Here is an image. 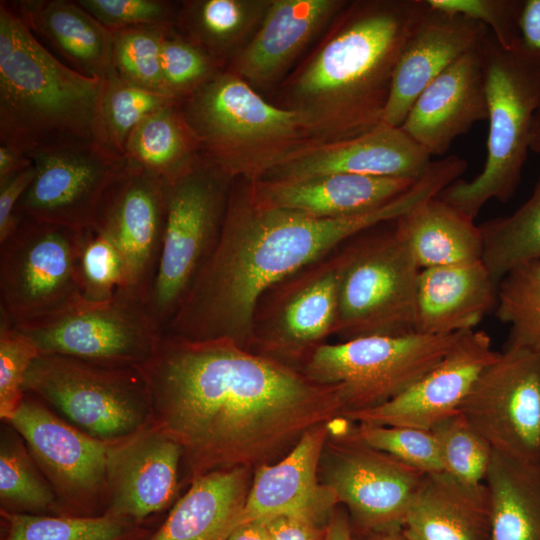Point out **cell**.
<instances>
[{
  "mask_svg": "<svg viewBox=\"0 0 540 540\" xmlns=\"http://www.w3.org/2000/svg\"><path fill=\"white\" fill-rule=\"evenodd\" d=\"M13 326L40 354L117 367L142 366L164 337L144 303L117 292L105 301L82 299L55 314Z\"/></svg>",
  "mask_w": 540,
  "mask_h": 540,
  "instance_id": "7c38bea8",
  "label": "cell"
},
{
  "mask_svg": "<svg viewBox=\"0 0 540 540\" xmlns=\"http://www.w3.org/2000/svg\"><path fill=\"white\" fill-rule=\"evenodd\" d=\"M40 355L34 343L0 316V418L8 421L24 399L26 373Z\"/></svg>",
  "mask_w": 540,
  "mask_h": 540,
  "instance_id": "f6af8a7d",
  "label": "cell"
},
{
  "mask_svg": "<svg viewBox=\"0 0 540 540\" xmlns=\"http://www.w3.org/2000/svg\"><path fill=\"white\" fill-rule=\"evenodd\" d=\"M432 195L419 180L379 208L326 219L265 204L250 182L233 180L219 240L164 334L225 338L250 350L256 307L270 288Z\"/></svg>",
  "mask_w": 540,
  "mask_h": 540,
  "instance_id": "7a4b0ae2",
  "label": "cell"
},
{
  "mask_svg": "<svg viewBox=\"0 0 540 540\" xmlns=\"http://www.w3.org/2000/svg\"><path fill=\"white\" fill-rule=\"evenodd\" d=\"M346 5L342 0H271L259 27L225 68L250 85L271 84Z\"/></svg>",
  "mask_w": 540,
  "mask_h": 540,
  "instance_id": "d4e9b609",
  "label": "cell"
},
{
  "mask_svg": "<svg viewBox=\"0 0 540 540\" xmlns=\"http://www.w3.org/2000/svg\"><path fill=\"white\" fill-rule=\"evenodd\" d=\"M35 176L16 215L76 230L95 225L103 199L128 162L97 145L29 155Z\"/></svg>",
  "mask_w": 540,
  "mask_h": 540,
  "instance_id": "e0dca14e",
  "label": "cell"
},
{
  "mask_svg": "<svg viewBox=\"0 0 540 540\" xmlns=\"http://www.w3.org/2000/svg\"><path fill=\"white\" fill-rule=\"evenodd\" d=\"M271 0H193L180 3L174 27L223 68L259 27Z\"/></svg>",
  "mask_w": 540,
  "mask_h": 540,
  "instance_id": "1f68e13d",
  "label": "cell"
},
{
  "mask_svg": "<svg viewBox=\"0 0 540 540\" xmlns=\"http://www.w3.org/2000/svg\"><path fill=\"white\" fill-rule=\"evenodd\" d=\"M354 540H411L403 531V529H395L379 532H352Z\"/></svg>",
  "mask_w": 540,
  "mask_h": 540,
  "instance_id": "11a10c76",
  "label": "cell"
},
{
  "mask_svg": "<svg viewBox=\"0 0 540 540\" xmlns=\"http://www.w3.org/2000/svg\"><path fill=\"white\" fill-rule=\"evenodd\" d=\"M160 61L164 93L177 102L224 69L202 48L177 32L174 25L164 35Z\"/></svg>",
  "mask_w": 540,
  "mask_h": 540,
  "instance_id": "b9f144b4",
  "label": "cell"
},
{
  "mask_svg": "<svg viewBox=\"0 0 540 540\" xmlns=\"http://www.w3.org/2000/svg\"><path fill=\"white\" fill-rule=\"evenodd\" d=\"M35 176L32 164L6 183L0 185V243L4 242L19 223L16 208Z\"/></svg>",
  "mask_w": 540,
  "mask_h": 540,
  "instance_id": "c3c4849f",
  "label": "cell"
},
{
  "mask_svg": "<svg viewBox=\"0 0 540 540\" xmlns=\"http://www.w3.org/2000/svg\"><path fill=\"white\" fill-rule=\"evenodd\" d=\"M495 311L509 326L505 346L540 355V263L519 265L500 280Z\"/></svg>",
  "mask_w": 540,
  "mask_h": 540,
  "instance_id": "f35d334b",
  "label": "cell"
},
{
  "mask_svg": "<svg viewBox=\"0 0 540 540\" xmlns=\"http://www.w3.org/2000/svg\"><path fill=\"white\" fill-rule=\"evenodd\" d=\"M431 162L427 150L401 127L381 123L350 139L308 147L263 179L300 180L344 173L417 180Z\"/></svg>",
  "mask_w": 540,
  "mask_h": 540,
  "instance_id": "7402d4cb",
  "label": "cell"
},
{
  "mask_svg": "<svg viewBox=\"0 0 540 540\" xmlns=\"http://www.w3.org/2000/svg\"><path fill=\"white\" fill-rule=\"evenodd\" d=\"M430 7L465 16L485 25L496 41L511 49L523 41L520 17L524 1L518 0H427Z\"/></svg>",
  "mask_w": 540,
  "mask_h": 540,
  "instance_id": "bcb514c9",
  "label": "cell"
},
{
  "mask_svg": "<svg viewBox=\"0 0 540 540\" xmlns=\"http://www.w3.org/2000/svg\"><path fill=\"white\" fill-rule=\"evenodd\" d=\"M81 236L82 230L20 216L0 243V316L19 325L84 299L78 271Z\"/></svg>",
  "mask_w": 540,
  "mask_h": 540,
  "instance_id": "8fae6325",
  "label": "cell"
},
{
  "mask_svg": "<svg viewBox=\"0 0 540 540\" xmlns=\"http://www.w3.org/2000/svg\"><path fill=\"white\" fill-rule=\"evenodd\" d=\"M36 39L71 69L103 79L117 75L112 31L76 1H9Z\"/></svg>",
  "mask_w": 540,
  "mask_h": 540,
  "instance_id": "83f0119b",
  "label": "cell"
},
{
  "mask_svg": "<svg viewBox=\"0 0 540 540\" xmlns=\"http://www.w3.org/2000/svg\"><path fill=\"white\" fill-rule=\"evenodd\" d=\"M179 105L201 153L232 180H262L323 143L301 113L267 102L226 68Z\"/></svg>",
  "mask_w": 540,
  "mask_h": 540,
  "instance_id": "5b68a950",
  "label": "cell"
},
{
  "mask_svg": "<svg viewBox=\"0 0 540 540\" xmlns=\"http://www.w3.org/2000/svg\"><path fill=\"white\" fill-rule=\"evenodd\" d=\"M110 31L136 26L174 25L180 4L163 0H78Z\"/></svg>",
  "mask_w": 540,
  "mask_h": 540,
  "instance_id": "7dc6e473",
  "label": "cell"
},
{
  "mask_svg": "<svg viewBox=\"0 0 540 540\" xmlns=\"http://www.w3.org/2000/svg\"><path fill=\"white\" fill-rule=\"evenodd\" d=\"M481 54L489 122L485 163L472 180L458 179L438 194L473 219L488 201L513 197L540 111V50L524 41L503 48L489 30Z\"/></svg>",
  "mask_w": 540,
  "mask_h": 540,
  "instance_id": "8992f818",
  "label": "cell"
},
{
  "mask_svg": "<svg viewBox=\"0 0 540 540\" xmlns=\"http://www.w3.org/2000/svg\"><path fill=\"white\" fill-rule=\"evenodd\" d=\"M78 271L82 296L88 301L108 300L122 285L121 257L112 242L95 227L82 230Z\"/></svg>",
  "mask_w": 540,
  "mask_h": 540,
  "instance_id": "ee69618b",
  "label": "cell"
},
{
  "mask_svg": "<svg viewBox=\"0 0 540 540\" xmlns=\"http://www.w3.org/2000/svg\"><path fill=\"white\" fill-rule=\"evenodd\" d=\"M0 511L66 516L25 441L6 422L0 433Z\"/></svg>",
  "mask_w": 540,
  "mask_h": 540,
  "instance_id": "e575fe53",
  "label": "cell"
},
{
  "mask_svg": "<svg viewBox=\"0 0 540 540\" xmlns=\"http://www.w3.org/2000/svg\"><path fill=\"white\" fill-rule=\"evenodd\" d=\"M138 369L152 423L181 446L189 483L215 471L273 464L306 432L347 411L340 386L317 383L230 339L164 334Z\"/></svg>",
  "mask_w": 540,
  "mask_h": 540,
  "instance_id": "6da1fadb",
  "label": "cell"
},
{
  "mask_svg": "<svg viewBox=\"0 0 540 540\" xmlns=\"http://www.w3.org/2000/svg\"><path fill=\"white\" fill-rule=\"evenodd\" d=\"M497 287L482 260L421 270L414 332L444 336L476 329L495 308Z\"/></svg>",
  "mask_w": 540,
  "mask_h": 540,
  "instance_id": "4316f807",
  "label": "cell"
},
{
  "mask_svg": "<svg viewBox=\"0 0 540 540\" xmlns=\"http://www.w3.org/2000/svg\"><path fill=\"white\" fill-rule=\"evenodd\" d=\"M355 433L370 447L389 454L422 473L443 471L439 448L430 430L357 423Z\"/></svg>",
  "mask_w": 540,
  "mask_h": 540,
  "instance_id": "7bdbcfd3",
  "label": "cell"
},
{
  "mask_svg": "<svg viewBox=\"0 0 540 540\" xmlns=\"http://www.w3.org/2000/svg\"><path fill=\"white\" fill-rule=\"evenodd\" d=\"M520 29L524 43L533 49L540 50V0L524 1ZM530 150L540 153V111L535 116Z\"/></svg>",
  "mask_w": 540,
  "mask_h": 540,
  "instance_id": "f907efd6",
  "label": "cell"
},
{
  "mask_svg": "<svg viewBox=\"0 0 540 540\" xmlns=\"http://www.w3.org/2000/svg\"><path fill=\"white\" fill-rule=\"evenodd\" d=\"M479 227L482 261L497 285L513 268L540 263V179L528 200L511 215L485 221Z\"/></svg>",
  "mask_w": 540,
  "mask_h": 540,
  "instance_id": "8d00e7d4",
  "label": "cell"
},
{
  "mask_svg": "<svg viewBox=\"0 0 540 540\" xmlns=\"http://www.w3.org/2000/svg\"><path fill=\"white\" fill-rule=\"evenodd\" d=\"M232 181L202 155L191 169L166 182L162 248L147 303L163 331L219 240Z\"/></svg>",
  "mask_w": 540,
  "mask_h": 540,
  "instance_id": "52a82bcc",
  "label": "cell"
},
{
  "mask_svg": "<svg viewBox=\"0 0 540 540\" xmlns=\"http://www.w3.org/2000/svg\"><path fill=\"white\" fill-rule=\"evenodd\" d=\"M23 388L103 441L124 439L152 423L148 387L138 368L40 354L26 373Z\"/></svg>",
  "mask_w": 540,
  "mask_h": 540,
  "instance_id": "ba28073f",
  "label": "cell"
},
{
  "mask_svg": "<svg viewBox=\"0 0 540 540\" xmlns=\"http://www.w3.org/2000/svg\"><path fill=\"white\" fill-rule=\"evenodd\" d=\"M498 352L485 331L462 332L442 360L403 393L377 407L346 412L344 417L356 423L430 430L458 411Z\"/></svg>",
  "mask_w": 540,
  "mask_h": 540,
  "instance_id": "d6986e66",
  "label": "cell"
},
{
  "mask_svg": "<svg viewBox=\"0 0 540 540\" xmlns=\"http://www.w3.org/2000/svg\"><path fill=\"white\" fill-rule=\"evenodd\" d=\"M32 159L9 146L0 144V185L29 168Z\"/></svg>",
  "mask_w": 540,
  "mask_h": 540,
  "instance_id": "816d5d0a",
  "label": "cell"
},
{
  "mask_svg": "<svg viewBox=\"0 0 540 540\" xmlns=\"http://www.w3.org/2000/svg\"><path fill=\"white\" fill-rule=\"evenodd\" d=\"M102 87L103 78L61 62L0 2V144L28 156L97 145Z\"/></svg>",
  "mask_w": 540,
  "mask_h": 540,
  "instance_id": "277c9868",
  "label": "cell"
},
{
  "mask_svg": "<svg viewBox=\"0 0 540 540\" xmlns=\"http://www.w3.org/2000/svg\"><path fill=\"white\" fill-rule=\"evenodd\" d=\"M461 333L435 336L412 332L324 343L299 370L317 383L340 386L346 412L366 410L392 400L416 383L442 360Z\"/></svg>",
  "mask_w": 540,
  "mask_h": 540,
  "instance_id": "9c48e42d",
  "label": "cell"
},
{
  "mask_svg": "<svg viewBox=\"0 0 540 540\" xmlns=\"http://www.w3.org/2000/svg\"><path fill=\"white\" fill-rule=\"evenodd\" d=\"M201 156L198 141L177 101L148 115L130 134L124 152L130 166L165 182L187 172Z\"/></svg>",
  "mask_w": 540,
  "mask_h": 540,
  "instance_id": "836d02e7",
  "label": "cell"
},
{
  "mask_svg": "<svg viewBox=\"0 0 540 540\" xmlns=\"http://www.w3.org/2000/svg\"><path fill=\"white\" fill-rule=\"evenodd\" d=\"M488 102L481 45L462 56L419 95L400 126L432 155L487 120Z\"/></svg>",
  "mask_w": 540,
  "mask_h": 540,
  "instance_id": "cb8c5ba5",
  "label": "cell"
},
{
  "mask_svg": "<svg viewBox=\"0 0 540 540\" xmlns=\"http://www.w3.org/2000/svg\"><path fill=\"white\" fill-rule=\"evenodd\" d=\"M171 26H136L112 31V63L117 75L131 84L165 94L160 57L164 35Z\"/></svg>",
  "mask_w": 540,
  "mask_h": 540,
  "instance_id": "ab89813d",
  "label": "cell"
},
{
  "mask_svg": "<svg viewBox=\"0 0 540 540\" xmlns=\"http://www.w3.org/2000/svg\"><path fill=\"white\" fill-rule=\"evenodd\" d=\"M181 461V446L153 423L114 441L107 465L105 514L147 523L175 499Z\"/></svg>",
  "mask_w": 540,
  "mask_h": 540,
  "instance_id": "ffe728a7",
  "label": "cell"
},
{
  "mask_svg": "<svg viewBox=\"0 0 540 540\" xmlns=\"http://www.w3.org/2000/svg\"><path fill=\"white\" fill-rule=\"evenodd\" d=\"M458 411L495 452L540 466V355L504 346Z\"/></svg>",
  "mask_w": 540,
  "mask_h": 540,
  "instance_id": "2e32d148",
  "label": "cell"
},
{
  "mask_svg": "<svg viewBox=\"0 0 540 540\" xmlns=\"http://www.w3.org/2000/svg\"><path fill=\"white\" fill-rule=\"evenodd\" d=\"M0 540H148L153 531L137 523L100 516L29 515L0 511Z\"/></svg>",
  "mask_w": 540,
  "mask_h": 540,
  "instance_id": "d590c367",
  "label": "cell"
},
{
  "mask_svg": "<svg viewBox=\"0 0 540 540\" xmlns=\"http://www.w3.org/2000/svg\"><path fill=\"white\" fill-rule=\"evenodd\" d=\"M352 423L335 420L322 482L346 507L352 532L401 529L425 473L364 443Z\"/></svg>",
  "mask_w": 540,
  "mask_h": 540,
  "instance_id": "5bb4252c",
  "label": "cell"
},
{
  "mask_svg": "<svg viewBox=\"0 0 540 540\" xmlns=\"http://www.w3.org/2000/svg\"><path fill=\"white\" fill-rule=\"evenodd\" d=\"M335 335L341 341L414 332L420 269L395 228L347 244Z\"/></svg>",
  "mask_w": 540,
  "mask_h": 540,
  "instance_id": "30bf717a",
  "label": "cell"
},
{
  "mask_svg": "<svg viewBox=\"0 0 540 540\" xmlns=\"http://www.w3.org/2000/svg\"><path fill=\"white\" fill-rule=\"evenodd\" d=\"M265 521L269 540H323L327 525L293 515H280Z\"/></svg>",
  "mask_w": 540,
  "mask_h": 540,
  "instance_id": "681fc988",
  "label": "cell"
},
{
  "mask_svg": "<svg viewBox=\"0 0 540 540\" xmlns=\"http://www.w3.org/2000/svg\"><path fill=\"white\" fill-rule=\"evenodd\" d=\"M226 540H269L265 520H253L237 525Z\"/></svg>",
  "mask_w": 540,
  "mask_h": 540,
  "instance_id": "db71d44e",
  "label": "cell"
},
{
  "mask_svg": "<svg viewBox=\"0 0 540 540\" xmlns=\"http://www.w3.org/2000/svg\"><path fill=\"white\" fill-rule=\"evenodd\" d=\"M488 31L480 22L429 6L397 61L381 123L400 127L425 88L480 47Z\"/></svg>",
  "mask_w": 540,
  "mask_h": 540,
  "instance_id": "603a6c76",
  "label": "cell"
},
{
  "mask_svg": "<svg viewBox=\"0 0 540 540\" xmlns=\"http://www.w3.org/2000/svg\"><path fill=\"white\" fill-rule=\"evenodd\" d=\"M334 422L309 430L279 461L254 471L238 525L280 515L328 523L339 501L333 489L319 481L318 470Z\"/></svg>",
  "mask_w": 540,
  "mask_h": 540,
  "instance_id": "44dd1931",
  "label": "cell"
},
{
  "mask_svg": "<svg viewBox=\"0 0 540 540\" xmlns=\"http://www.w3.org/2000/svg\"><path fill=\"white\" fill-rule=\"evenodd\" d=\"M166 182L128 164L101 204L95 227L117 249L123 268L117 293L147 306L162 248Z\"/></svg>",
  "mask_w": 540,
  "mask_h": 540,
  "instance_id": "ac0fdd59",
  "label": "cell"
},
{
  "mask_svg": "<svg viewBox=\"0 0 540 540\" xmlns=\"http://www.w3.org/2000/svg\"><path fill=\"white\" fill-rule=\"evenodd\" d=\"M348 246L304 267L260 299L250 350L299 369L330 335H335L339 289Z\"/></svg>",
  "mask_w": 540,
  "mask_h": 540,
  "instance_id": "4fadbf2b",
  "label": "cell"
},
{
  "mask_svg": "<svg viewBox=\"0 0 540 540\" xmlns=\"http://www.w3.org/2000/svg\"><path fill=\"white\" fill-rule=\"evenodd\" d=\"M484 483L491 497L490 540H540V466L493 451Z\"/></svg>",
  "mask_w": 540,
  "mask_h": 540,
  "instance_id": "d6a6232c",
  "label": "cell"
},
{
  "mask_svg": "<svg viewBox=\"0 0 540 540\" xmlns=\"http://www.w3.org/2000/svg\"><path fill=\"white\" fill-rule=\"evenodd\" d=\"M402 529L411 540H490L488 487L444 471L425 474Z\"/></svg>",
  "mask_w": 540,
  "mask_h": 540,
  "instance_id": "f1b7e54d",
  "label": "cell"
},
{
  "mask_svg": "<svg viewBox=\"0 0 540 540\" xmlns=\"http://www.w3.org/2000/svg\"><path fill=\"white\" fill-rule=\"evenodd\" d=\"M428 9L427 0L347 4L286 82L285 108L301 113L322 142L381 124L397 61Z\"/></svg>",
  "mask_w": 540,
  "mask_h": 540,
  "instance_id": "3957f363",
  "label": "cell"
},
{
  "mask_svg": "<svg viewBox=\"0 0 540 540\" xmlns=\"http://www.w3.org/2000/svg\"><path fill=\"white\" fill-rule=\"evenodd\" d=\"M173 101L165 94L131 84L118 75L103 79L95 124L96 144L124 156L133 130L148 115Z\"/></svg>",
  "mask_w": 540,
  "mask_h": 540,
  "instance_id": "74e56055",
  "label": "cell"
},
{
  "mask_svg": "<svg viewBox=\"0 0 540 540\" xmlns=\"http://www.w3.org/2000/svg\"><path fill=\"white\" fill-rule=\"evenodd\" d=\"M443 471L469 484H481L490 465L493 449L459 411L434 424Z\"/></svg>",
  "mask_w": 540,
  "mask_h": 540,
  "instance_id": "60d3db41",
  "label": "cell"
},
{
  "mask_svg": "<svg viewBox=\"0 0 540 540\" xmlns=\"http://www.w3.org/2000/svg\"><path fill=\"white\" fill-rule=\"evenodd\" d=\"M394 228L420 270L482 260L480 227L438 195L397 218Z\"/></svg>",
  "mask_w": 540,
  "mask_h": 540,
  "instance_id": "4dcf8cb0",
  "label": "cell"
},
{
  "mask_svg": "<svg viewBox=\"0 0 540 540\" xmlns=\"http://www.w3.org/2000/svg\"><path fill=\"white\" fill-rule=\"evenodd\" d=\"M323 540H354L348 514L336 508L330 517Z\"/></svg>",
  "mask_w": 540,
  "mask_h": 540,
  "instance_id": "f5cc1de1",
  "label": "cell"
},
{
  "mask_svg": "<svg viewBox=\"0 0 540 540\" xmlns=\"http://www.w3.org/2000/svg\"><path fill=\"white\" fill-rule=\"evenodd\" d=\"M6 423L25 441L65 515L105 514L107 465L114 441H103L85 433L26 392Z\"/></svg>",
  "mask_w": 540,
  "mask_h": 540,
  "instance_id": "9a60e30c",
  "label": "cell"
},
{
  "mask_svg": "<svg viewBox=\"0 0 540 540\" xmlns=\"http://www.w3.org/2000/svg\"><path fill=\"white\" fill-rule=\"evenodd\" d=\"M254 471L221 470L191 481L148 540H226L238 525Z\"/></svg>",
  "mask_w": 540,
  "mask_h": 540,
  "instance_id": "f546056e",
  "label": "cell"
},
{
  "mask_svg": "<svg viewBox=\"0 0 540 540\" xmlns=\"http://www.w3.org/2000/svg\"><path fill=\"white\" fill-rule=\"evenodd\" d=\"M417 180L336 173L300 180L263 179L250 184L265 204L332 219L379 208Z\"/></svg>",
  "mask_w": 540,
  "mask_h": 540,
  "instance_id": "484cf974",
  "label": "cell"
}]
</instances>
